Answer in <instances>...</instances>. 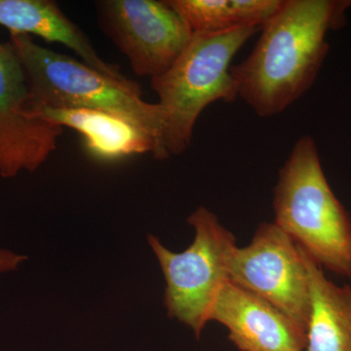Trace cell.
<instances>
[{
  "mask_svg": "<svg viewBox=\"0 0 351 351\" xmlns=\"http://www.w3.org/2000/svg\"><path fill=\"white\" fill-rule=\"evenodd\" d=\"M351 0H282L248 57L230 69L237 96L258 117H276L313 87Z\"/></svg>",
  "mask_w": 351,
  "mask_h": 351,
  "instance_id": "1",
  "label": "cell"
},
{
  "mask_svg": "<svg viewBox=\"0 0 351 351\" xmlns=\"http://www.w3.org/2000/svg\"><path fill=\"white\" fill-rule=\"evenodd\" d=\"M11 47L24 69L32 108H84L128 120L154 138L160 160L165 123L163 108L143 99L133 80L119 82L83 62L34 43L27 34H10Z\"/></svg>",
  "mask_w": 351,
  "mask_h": 351,
  "instance_id": "2",
  "label": "cell"
},
{
  "mask_svg": "<svg viewBox=\"0 0 351 351\" xmlns=\"http://www.w3.org/2000/svg\"><path fill=\"white\" fill-rule=\"evenodd\" d=\"M274 223L321 267L351 277V218L332 191L317 145L302 136L279 171Z\"/></svg>",
  "mask_w": 351,
  "mask_h": 351,
  "instance_id": "3",
  "label": "cell"
},
{
  "mask_svg": "<svg viewBox=\"0 0 351 351\" xmlns=\"http://www.w3.org/2000/svg\"><path fill=\"white\" fill-rule=\"evenodd\" d=\"M261 27L193 34L188 47L165 73L151 80L165 115L160 160L189 149L198 117L215 103L239 98L230 69L245 43Z\"/></svg>",
  "mask_w": 351,
  "mask_h": 351,
  "instance_id": "4",
  "label": "cell"
},
{
  "mask_svg": "<svg viewBox=\"0 0 351 351\" xmlns=\"http://www.w3.org/2000/svg\"><path fill=\"white\" fill-rule=\"evenodd\" d=\"M195 239L186 250L171 251L159 237L147 234V243L165 280L163 304L168 317L188 326L199 339L210 322L212 309L225 284L237 239L206 207L188 218Z\"/></svg>",
  "mask_w": 351,
  "mask_h": 351,
  "instance_id": "5",
  "label": "cell"
},
{
  "mask_svg": "<svg viewBox=\"0 0 351 351\" xmlns=\"http://www.w3.org/2000/svg\"><path fill=\"white\" fill-rule=\"evenodd\" d=\"M230 280L261 295L307 330L311 302L306 255L274 221L261 223L250 244L237 247Z\"/></svg>",
  "mask_w": 351,
  "mask_h": 351,
  "instance_id": "6",
  "label": "cell"
},
{
  "mask_svg": "<svg viewBox=\"0 0 351 351\" xmlns=\"http://www.w3.org/2000/svg\"><path fill=\"white\" fill-rule=\"evenodd\" d=\"M99 24L137 75H163L188 47L193 32L169 4L156 0H101Z\"/></svg>",
  "mask_w": 351,
  "mask_h": 351,
  "instance_id": "7",
  "label": "cell"
},
{
  "mask_svg": "<svg viewBox=\"0 0 351 351\" xmlns=\"http://www.w3.org/2000/svg\"><path fill=\"white\" fill-rule=\"evenodd\" d=\"M63 132L34 112L22 64L10 44L0 40V177L38 171Z\"/></svg>",
  "mask_w": 351,
  "mask_h": 351,
  "instance_id": "8",
  "label": "cell"
},
{
  "mask_svg": "<svg viewBox=\"0 0 351 351\" xmlns=\"http://www.w3.org/2000/svg\"><path fill=\"white\" fill-rule=\"evenodd\" d=\"M210 321L228 329L240 351H304L306 329L255 293L228 280L217 298Z\"/></svg>",
  "mask_w": 351,
  "mask_h": 351,
  "instance_id": "9",
  "label": "cell"
},
{
  "mask_svg": "<svg viewBox=\"0 0 351 351\" xmlns=\"http://www.w3.org/2000/svg\"><path fill=\"white\" fill-rule=\"evenodd\" d=\"M0 25L10 34L36 36L63 44L75 52L83 63L104 75L128 82L119 66L104 61L86 34L64 15L56 2L50 0H0Z\"/></svg>",
  "mask_w": 351,
  "mask_h": 351,
  "instance_id": "10",
  "label": "cell"
},
{
  "mask_svg": "<svg viewBox=\"0 0 351 351\" xmlns=\"http://www.w3.org/2000/svg\"><path fill=\"white\" fill-rule=\"evenodd\" d=\"M38 117L60 127L77 131L85 149L99 160L112 161L135 154H156L151 136L128 120L100 110L84 108H34Z\"/></svg>",
  "mask_w": 351,
  "mask_h": 351,
  "instance_id": "11",
  "label": "cell"
},
{
  "mask_svg": "<svg viewBox=\"0 0 351 351\" xmlns=\"http://www.w3.org/2000/svg\"><path fill=\"white\" fill-rule=\"evenodd\" d=\"M304 255L311 302L304 351H351V287L329 280L306 251Z\"/></svg>",
  "mask_w": 351,
  "mask_h": 351,
  "instance_id": "12",
  "label": "cell"
},
{
  "mask_svg": "<svg viewBox=\"0 0 351 351\" xmlns=\"http://www.w3.org/2000/svg\"><path fill=\"white\" fill-rule=\"evenodd\" d=\"M193 34L262 27L282 0H166Z\"/></svg>",
  "mask_w": 351,
  "mask_h": 351,
  "instance_id": "13",
  "label": "cell"
},
{
  "mask_svg": "<svg viewBox=\"0 0 351 351\" xmlns=\"http://www.w3.org/2000/svg\"><path fill=\"white\" fill-rule=\"evenodd\" d=\"M27 260L29 257L24 254L16 253L9 249L0 248V274L16 271Z\"/></svg>",
  "mask_w": 351,
  "mask_h": 351,
  "instance_id": "14",
  "label": "cell"
},
{
  "mask_svg": "<svg viewBox=\"0 0 351 351\" xmlns=\"http://www.w3.org/2000/svg\"><path fill=\"white\" fill-rule=\"evenodd\" d=\"M350 278H351V277H350Z\"/></svg>",
  "mask_w": 351,
  "mask_h": 351,
  "instance_id": "15",
  "label": "cell"
}]
</instances>
